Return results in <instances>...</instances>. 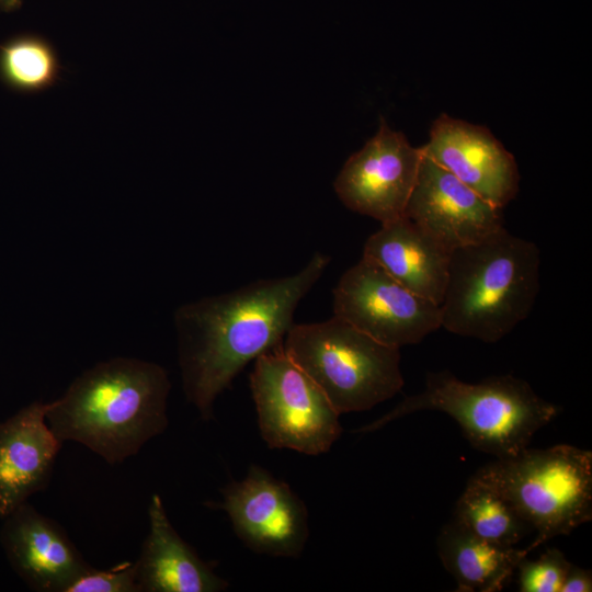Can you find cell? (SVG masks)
Here are the masks:
<instances>
[{
    "instance_id": "1",
    "label": "cell",
    "mask_w": 592,
    "mask_h": 592,
    "mask_svg": "<svg viewBox=\"0 0 592 592\" xmlns=\"http://www.w3.org/2000/svg\"><path fill=\"white\" fill-rule=\"evenodd\" d=\"M330 263L316 252L292 275L251 282L181 306L174 315L183 390L203 420L216 398L294 325V312Z\"/></svg>"
},
{
    "instance_id": "2",
    "label": "cell",
    "mask_w": 592,
    "mask_h": 592,
    "mask_svg": "<svg viewBox=\"0 0 592 592\" xmlns=\"http://www.w3.org/2000/svg\"><path fill=\"white\" fill-rule=\"evenodd\" d=\"M170 388L160 365L111 358L83 372L47 403V423L62 443L77 442L107 464H121L166 431Z\"/></svg>"
},
{
    "instance_id": "3",
    "label": "cell",
    "mask_w": 592,
    "mask_h": 592,
    "mask_svg": "<svg viewBox=\"0 0 592 592\" xmlns=\"http://www.w3.org/2000/svg\"><path fill=\"white\" fill-rule=\"evenodd\" d=\"M539 266L538 247L505 227L454 249L440 305L441 326L486 343L500 341L532 311Z\"/></svg>"
},
{
    "instance_id": "4",
    "label": "cell",
    "mask_w": 592,
    "mask_h": 592,
    "mask_svg": "<svg viewBox=\"0 0 592 592\" xmlns=\"http://www.w3.org/2000/svg\"><path fill=\"white\" fill-rule=\"evenodd\" d=\"M423 410L448 414L474 448L497 458L517 455L560 411L539 397L527 382L512 375L466 383L444 369L428 373L421 392L406 397L389 412L354 432H374Z\"/></svg>"
},
{
    "instance_id": "5",
    "label": "cell",
    "mask_w": 592,
    "mask_h": 592,
    "mask_svg": "<svg viewBox=\"0 0 592 592\" xmlns=\"http://www.w3.org/2000/svg\"><path fill=\"white\" fill-rule=\"evenodd\" d=\"M473 477L496 489L536 532L527 550L592 519V452L559 444L497 458Z\"/></svg>"
},
{
    "instance_id": "6",
    "label": "cell",
    "mask_w": 592,
    "mask_h": 592,
    "mask_svg": "<svg viewBox=\"0 0 592 592\" xmlns=\"http://www.w3.org/2000/svg\"><path fill=\"white\" fill-rule=\"evenodd\" d=\"M282 345L340 414L368 410L403 387L400 349L334 315L320 322L294 323Z\"/></svg>"
},
{
    "instance_id": "7",
    "label": "cell",
    "mask_w": 592,
    "mask_h": 592,
    "mask_svg": "<svg viewBox=\"0 0 592 592\" xmlns=\"http://www.w3.org/2000/svg\"><path fill=\"white\" fill-rule=\"evenodd\" d=\"M250 389L260 434L270 448L317 456L340 437V413L282 344L254 360Z\"/></svg>"
},
{
    "instance_id": "8",
    "label": "cell",
    "mask_w": 592,
    "mask_h": 592,
    "mask_svg": "<svg viewBox=\"0 0 592 592\" xmlns=\"http://www.w3.org/2000/svg\"><path fill=\"white\" fill-rule=\"evenodd\" d=\"M333 315L373 339L401 349L440 329V305L397 282L362 257L333 289Z\"/></svg>"
},
{
    "instance_id": "9",
    "label": "cell",
    "mask_w": 592,
    "mask_h": 592,
    "mask_svg": "<svg viewBox=\"0 0 592 592\" xmlns=\"http://www.w3.org/2000/svg\"><path fill=\"white\" fill-rule=\"evenodd\" d=\"M217 504L236 535L251 550L273 557L296 558L308 536V511L288 483L251 465L246 477L228 483Z\"/></svg>"
},
{
    "instance_id": "10",
    "label": "cell",
    "mask_w": 592,
    "mask_h": 592,
    "mask_svg": "<svg viewBox=\"0 0 592 592\" xmlns=\"http://www.w3.org/2000/svg\"><path fill=\"white\" fill-rule=\"evenodd\" d=\"M422 158L421 147L382 118L377 134L342 167L334 190L349 209L388 223L405 215Z\"/></svg>"
},
{
    "instance_id": "11",
    "label": "cell",
    "mask_w": 592,
    "mask_h": 592,
    "mask_svg": "<svg viewBox=\"0 0 592 592\" xmlns=\"http://www.w3.org/2000/svg\"><path fill=\"white\" fill-rule=\"evenodd\" d=\"M421 149L425 157L501 209L519 192L516 161L486 126L441 114Z\"/></svg>"
},
{
    "instance_id": "12",
    "label": "cell",
    "mask_w": 592,
    "mask_h": 592,
    "mask_svg": "<svg viewBox=\"0 0 592 592\" xmlns=\"http://www.w3.org/2000/svg\"><path fill=\"white\" fill-rule=\"evenodd\" d=\"M403 216L452 251L504 227L501 208L424 155Z\"/></svg>"
},
{
    "instance_id": "13",
    "label": "cell",
    "mask_w": 592,
    "mask_h": 592,
    "mask_svg": "<svg viewBox=\"0 0 592 592\" xmlns=\"http://www.w3.org/2000/svg\"><path fill=\"white\" fill-rule=\"evenodd\" d=\"M4 519L2 546L12 568L31 589L67 592L92 568L65 530L27 502Z\"/></svg>"
},
{
    "instance_id": "14",
    "label": "cell",
    "mask_w": 592,
    "mask_h": 592,
    "mask_svg": "<svg viewBox=\"0 0 592 592\" xmlns=\"http://www.w3.org/2000/svg\"><path fill=\"white\" fill-rule=\"evenodd\" d=\"M33 402L0 422V516L5 517L49 482L62 442Z\"/></svg>"
},
{
    "instance_id": "15",
    "label": "cell",
    "mask_w": 592,
    "mask_h": 592,
    "mask_svg": "<svg viewBox=\"0 0 592 592\" xmlns=\"http://www.w3.org/2000/svg\"><path fill=\"white\" fill-rule=\"evenodd\" d=\"M452 250L406 216L382 224L363 249L375 262L408 289L441 305Z\"/></svg>"
},
{
    "instance_id": "16",
    "label": "cell",
    "mask_w": 592,
    "mask_h": 592,
    "mask_svg": "<svg viewBox=\"0 0 592 592\" xmlns=\"http://www.w3.org/2000/svg\"><path fill=\"white\" fill-rule=\"evenodd\" d=\"M149 533L135 561L140 592H220L229 588L174 530L159 494L148 508Z\"/></svg>"
},
{
    "instance_id": "17",
    "label": "cell",
    "mask_w": 592,
    "mask_h": 592,
    "mask_svg": "<svg viewBox=\"0 0 592 592\" xmlns=\"http://www.w3.org/2000/svg\"><path fill=\"white\" fill-rule=\"evenodd\" d=\"M436 545L444 568L460 592L501 591L519 562L530 554L527 548L500 546L479 538L455 521L441 528Z\"/></svg>"
},
{
    "instance_id": "18",
    "label": "cell",
    "mask_w": 592,
    "mask_h": 592,
    "mask_svg": "<svg viewBox=\"0 0 592 592\" xmlns=\"http://www.w3.org/2000/svg\"><path fill=\"white\" fill-rule=\"evenodd\" d=\"M475 536L500 546H515L532 528L491 486L471 477L457 500L454 520Z\"/></svg>"
},
{
    "instance_id": "19",
    "label": "cell",
    "mask_w": 592,
    "mask_h": 592,
    "mask_svg": "<svg viewBox=\"0 0 592 592\" xmlns=\"http://www.w3.org/2000/svg\"><path fill=\"white\" fill-rule=\"evenodd\" d=\"M60 68L55 47L42 36L19 35L0 47V78L13 90L44 91L57 82Z\"/></svg>"
},
{
    "instance_id": "20",
    "label": "cell",
    "mask_w": 592,
    "mask_h": 592,
    "mask_svg": "<svg viewBox=\"0 0 592 592\" xmlns=\"http://www.w3.org/2000/svg\"><path fill=\"white\" fill-rule=\"evenodd\" d=\"M571 562L557 548H548L537 559L524 557L517 565L520 592H560Z\"/></svg>"
},
{
    "instance_id": "21",
    "label": "cell",
    "mask_w": 592,
    "mask_h": 592,
    "mask_svg": "<svg viewBox=\"0 0 592 592\" xmlns=\"http://www.w3.org/2000/svg\"><path fill=\"white\" fill-rule=\"evenodd\" d=\"M67 592H140L135 562H123L107 570L91 568Z\"/></svg>"
},
{
    "instance_id": "22",
    "label": "cell",
    "mask_w": 592,
    "mask_h": 592,
    "mask_svg": "<svg viewBox=\"0 0 592 592\" xmlns=\"http://www.w3.org/2000/svg\"><path fill=\"white\" fill-rule=\"evenodd\" d=\"M592 573L588 569L579 568L573 565L569 568L560 592H591Z\"/></svg>"
},
{
    "instance_id": "23",
    "label": "cell",
    "mask_w": 592,
    "mask_h": 592,
    "mask_svg": "<svg viewBox=\"0 0 592 592\" xmlns=\"http://www.w3.org/2000/svg\"><path fill=\"white\" fill-rule=\"evenodd\" d=\"M22 0H0V9L4 12H13L20 9Z\"/></svg>"
}]
</instances>
